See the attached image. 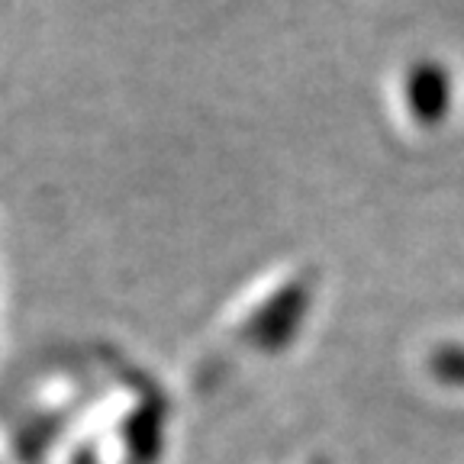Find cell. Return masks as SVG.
Segmentation results:
<instances>
[{
  "label": "cell",
  "mask_w": 464,
  "mask_h": 464,
  "mask_svg": "<svg viewBox=\"0 0 464 464\" xmlns=\"http://www.w3.org/2000/svg\"><path fill=\"white\" fill-rule=\"evenodd\" d=\"M410 101L422 110V116H435L445 110V74L429 68L420 72L410 84Z\"/></svg>",
  "instance_id": "1"
},
{
  "label": "cell",
  "mask_w": 464,
  "mask_h": 464,
  "mask_svg": "<svg viewBox=\"0 0 464 464\" xmlns=\"http://www.w3.org/2000/svg\"><path fill=\"white\" fill-rule=\"evenodd\" d=\"M435 371L445 381H464V352H442V355H435Z\"/></svg>",
  "instance_id": "2"
}]
</instances>
